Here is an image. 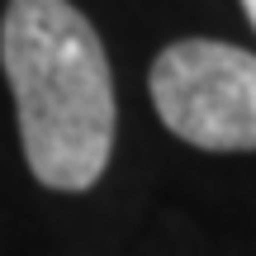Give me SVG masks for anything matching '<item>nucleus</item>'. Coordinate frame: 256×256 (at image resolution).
<instances>
[{"instance_id": "obj_1", "label": "nucleus", "mask_w": 256, "mask_h": 256, "mask_svg": "<svg viewBox=\"0 0 256 256\" xmlns=\"http://www.w3.org/2000/svg\"><path fill=\"white\" fill-rule=\"evenodd\" d=\"M0 66L34 180L66 194L90 190L114 152V76L95 24L72 0H10Z\"/></svg>"}, {"instance_id": "obj_2", "label": "nucleus", "mask_w": 256, "mask_h": 256, "mask_svg": "<svg viewBox=\"0 0 256 256\" xmlns=\"http://www.w3.org/2000/svg\"><path fill=\"white\" fill-rule=\"evenodd\" d=\"M156 119L204 152H256V52L180 38L152 62Z\"/></svg>"}, {"instance_id": "obj_3", "label": "nucleus", "mask_w": 256, "mask_h": 256, "mask_svg": "<svg viewBox=\"0 0 256 256\" xmlns=\"http://www.w3.org/2000/svg\"><path fill=\"white\" fill-rule=\"evenodd\" d=\"M242 10H247V19H252V28H256V0H242Z\"/></svg>"}]
</instances>
